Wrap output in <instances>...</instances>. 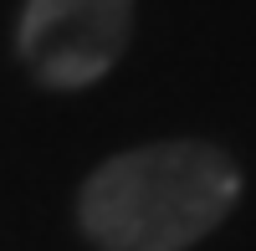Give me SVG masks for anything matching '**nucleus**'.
Here are the masks:
<instances>
[{"label":"nucleus","mask_w":256,"mask_h":251,"mask_svg":"<svg viewBox=\"0 0 256 251\" xmlns=\"http://www.w3.org/2000/svg\"><path fill=\"white\" fill-rule=\"evenodd\" d=\"M241 195L236 159L200 138L113 154L77 195V226L98 251H184L205 241Z\"/></svg>","instance_id":"f257e3e1"},{"label":"nucleus","mask_w":256,"mask_h":251,"mask_svg":"<svg viewBox=\"0 0 256 251\" xmlns=\"http://www.w3.org/2000/svg\"><path fill=\"white\" fill-rule=\"evenodd\" d=\"M134 36V0H26L16 26L20 62L46 88L102 82Z\"/></svg>","instance_id":"f03ea898"}]
</instances>
